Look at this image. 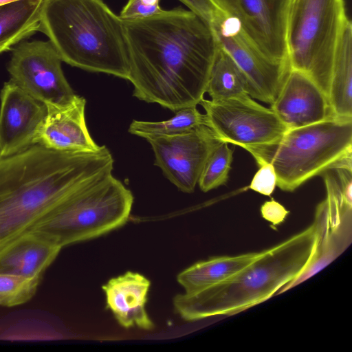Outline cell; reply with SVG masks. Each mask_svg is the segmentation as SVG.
Wrapping results in <instances>:
<instances>
[{
    "instance_id": "15",
    "label": "cell",
    "mask_w": 352,
    "mask_h": 352,
    "mask_svg": "<svg viewBox=\"0 0 352 352\" xmlns=\"http://www.w3.org/2000/svg\"><path fill=\"white\" fill-rule=\"evenodd\" d=\"M270 105L287 129L334 117L328 98L321 89L307 75L290 68Z\"/></svg>"
},
{
    "instance_id": "28",
    "label": "cell",
    "mask_w": 352,
    "mask_h": 352,
    "mask_svg": "<svg viewBox=\"0 0 352 352\" xmlns=\"http://www.w3.org/2000/svg\"><path fill=\"white\" fill-rule=\"evenodd\" d=\"M261 213L264 219L277 226L285 221L289 212L279 202L272 199L263 204Z\"/></svg>"
},
{
    "instance_id": "6",
    "label": "cell",
    "mask_w": 352,
    "mask_h": 352,
    "mask_svg": "<svg viewBox=\"0 0 352 352\" xmlns=\"http://www.w3.org/2000/svg\"><path fill=\"white\" fill-rule=\"evenodd\" d=\"M257 164L270 163L276 186L292 192L352 154V118L332 117L287 129L276 143L248 151Z\"/></svg>"
},
{
    "instance_id": "10",
    "label": "cell",
    "mask_w": 352,
    "mask_h": 352,
    "mask_svg": "<svg viewBox=\"0 0 352 352\" xmlns=\"http://www.w3.org/2000/svg\"><path fill=\"white\" fill-rule=\"evenodd\" d=\"M320 175L324 179L327 197L315 210L313 223L316 237L311 257L301 272L278 291L285 292L305 282L338 258L352 242V205L340 190L332 170Z\"/></svg>"
},
{
    "instance_id": "5",
    "label": "cell",
    "mask_w": 352,
    "mask_h": 352,
    "mask_svg": "<svg viewBox=\"0 0 352 352\" xmlns=\"http://www.w3.org/2000/svg\"><path fill=\"white\" fill-rule=\"evenodd\" d=\"M133 202L131 190L112 173H109L74 190L30 232L63 248L123 226L129 217Z\"/></svg>"
},
{
    "instance_id": "11",
    "label": "cell",
    "mask_w": 352,
    "mask_h": 352,
    "mask_svg": "<svg viewBox=\"0 0 352 352\" xmlns=\"http://www.w3.org/2000/svg\"><path fill=\"white\" fill-rule=\"evenodd\" d=\"M61 62L50 41L22 43L13 50L8 64L10 80L46 106L67 102L76 94Z\"/></svg>"
},
{
    "instance_id": "13",
    "label": "cell",
    "mask_w": 352,
    "mask_h": 352,
    "mask_svg": "<svg viewBox=\"0 0 352 352\" xmlns=\"http://www.w3.org/2000/svg\"><path fill=\"white\" fill-rule=\"evenodd\" d=\"M0 100V155L8 156L34 144L47 107L10 80L4 83Z\"/></svg>"
},
{
    "instance_id": "8",
    "label": "cell",
    "mask_w": 352,
    "mask_h": 352,
    "mask_svg": "<svg viewBox=\"0 0 352 352\" xmlns=\"http://www.w3.org/2000/svg\"><path fill=\"white\" fill-rule=\"evenodd\" d=\"M179 1L207 25L218 45L243 71L254 99L272 103L285 78L287 65L274 62L258 50L227 0Z\"/></svg>"
},
{
    "instance_id": "3",
    "label": "cell",
    "mask_w": 352,
    "mask_h": 352,
    "mask_svg": "<svg viewBox=\"0 0 352 352\" xmlns=\"http://www.w3.org/2000/svg\"><path fill=\"white\" fill-rule=\"evenodd\" d=\"M312 223L302 231L263 250L254 261L228 280L191 294H180L173 305L180 316L195 321L230 316L276 295L295 278L309 261L316 242Z\"/></svg>"
},
{
    "instance_id": "22",
    "label": "cell",
    "mask_w": 352,
    "mask_h": 352,
    "mask_svg": "<svg viewBox=\"0 0 352 352\" xmlns=\"http://www.w3.org/2000/svg\"><path fill=\"white\" fill-rule=\"evenodd\" d=\"M206 93L210 100H219L243 94L254 98L253 87L243 71L218 45L210 74Z\"/></svg>"
},
{
    "instance_id": "9",
    "label": "cell",
    "mask_w": 352,
    "mask_h": 352,
    "mask_svg": "<svg viewBox=\"0 0 352 352\" xmlns=\"http://www.w3.org/2000/svg\"><path fill=\"white\" fill-rule=\"evenodd\" d=\"M205 111L206 125L221 142L249 151L278 142L287 128L271 108L248 94L199 102Z\"/></svg>"
},
{
    "instance_id": "1",
    "label": "cell",
    "mask_w": 352,
    "mask_h": 352,
    "mask_svg": "<svg viewBox=\"0 0 352 352\" xmlns=\"http://www.w3.org/2000/svg\"><path fill=\"white\" fill-rule=\"evenodd\" d=\"M123 21L133 96L172 111L199 104L218 47L207 25L180 7Z\"/></svg>"
},
{
    "instance_id": "29",
    "label": "cell",
    "mask_w": 352,
    "mask_h": 352,
    "mask_svg": "<svg viewBox=\"0 0 352 352\" xmlns=\"http://www.w3.org/2000/svg\"><path fill=\"white\" fill-rule=\"evenodd\" d=\"M147 6H153L160 5V0H141Z\"/></svg>"
},
{
    "instance_id": "4",
    "label": "cell",
    "mask_w": 352,
    "mask_h": 352,
    "mask_svg": "<svg viewBox=\"0 0 352 352\" xmlns=\"http://www.w3.org/2000/svg\"><path fill=\"white\" fill-rule=\"evenodd\" d=\"M39 31L62 61L128 80L124 21L102 0H44Z\"/></svg>"
},
{
    "instance_id": "30",
    "label": "cell",
    "mask_w": 352,
    "mask_h": 352,
    "mask_svg": "<svg viewBox=\"0 0 352 352\" xmlns=\"http://www.w3.org/2000/svg\"><path fill=\"white\" fill-rule=\"evenodd\" d=\"M21 1V0H0V6L4 5V4H8V3L15 2V1Z\"/></svg>"
},
{
    "instance_id": "18",
    "label": "cell",
    "mask_w": 352,
    "mask_h": 352,
    "mask_svg": "<svg viewBox=\"0 0 352 352\" xmlns=\"http://www.w3.org/2000/svg\"><path fill=\"white\" fill-rule=\"evenodd\" d=\"M62 248L35 232H28L0 250V274L41 277Z\"/></svg>"
},
{
    "instance_id": "25",
    "label": "cell",
    "mask_w": 352,
    "mask_h": 352,
    "mask_svg": "<svg viewBox=\"0 0 352 352\" xmlns=\"http://www.w3.org/2000/svg\"><path fill=\"white\" fill-rule=\"evenodd\" d=\"M42 278L0 274V306L14 307L29 301L35 295Z\"/></svg>"
},
{
    "instance_id": "27",
    "label": "cell",
    "mask_w": 352,
    "mask_h": 352,
    "mask_svg": "<svg viewBox=\"0 0 352 352\" xmlns=\"http://www.w3.org/2000/svg\"><path fill=\"white\" fill-rule=\"evenodd\" d=\"M162 10L160 5L150 6L141 0H128L119 16L122 20L139 19L155 15Z\"/></svg>"
},
{
    "instance_id": "19",
    "label": "cell",
    "mask_w": 352,
    "mask_h": 352,
    "mask_svg": "<svg viewBox=\"0 0 352 352\" xmlns=\"http://www.w3.org/2000/svg\"><path fill=\"white\" fill-rule=\"evenodd\" d=\"M263 250L236 256H221L197 262L177 277L185 293L191 294L221 283L262 255Z\"/></svg>"
},
{
    "instance_id": "20",
    "label": "cell",
    "mask_w": 352,
    "mask_h": 352,
    "mask_svg": "<svg viewBox=\"0 0 352 352\" xmlns=\"http://www.w3.org/2000/svg\"><path fill=\"white\" fill-rule=\"evenodd\" d=\"M328 100L334 117L352 118V24L349 19L335 52Z\"/></svg>"
},
{
    "instance_id": "23",
    "label": "cell",
    "mask_w": 352,
    "mask_h": 352,
    "mask_svg": "<svg viewBox=\"0 0 352 352\" xmlns=\"http://www.w3.org/2000/svg\"><path fill=\"white\" fill-rule=\"evenodd\" d=\"M203 124L206 125L204 113H201L197 106H190L178 109L175 116L164 121L133 120L129 125V132L146 139L153 136L175 135Z\"/></svg>"
},
{
    "instance_id": "24",
    "label": "cell",
    "mask_w": 352,
    "mask_h": 352,
    "mask_svg": "<svg viewBox=\"0 0 352 352\" xmlns=\"http://www.w3.org/2000/svg\"><path fill=\"white\" fill-rule=\"evenodd\" d=\"M233 160V150L221 142L211 152L201 173L198 184L203 192H208L224 185L228 179Z\"/></svg>"
},
{
    "instance_id": "17",
    "label": "cell",
    "mask_w": 352,
    "mask_h": 352,
    "mask_svg": "<svg viewBox=\"0 0 352 352\" xmlns=\"http://www.w3.org/2000/svg\"><path fill=\"white\" fill-rule=\"evenodd\" d=\"M150 285L144 276L129 271L102 285L107 307L120 326L148 331L153 329L154 324L145 308Z\"/></svg>"
},
{
    "instance_id": "2",
    "label": "cell",
    "mask_w": 352,
    "mask_h": 352,
    "mask_svg": "<svg viewBox=\"0 0 352 352\" xmlns=\"http://www.w3.org/2000/svg\"><path fill=\"white\" fill-rule=\"evenodd\" d=\"M113 168V158L105 146L60 151L35 144L0 155V250L30 232L74 190Z\"/></svg>"
},
{
    "instance_id": "12",
    "label": "cell",
    "mask_w": 352,
    "mask_h": 352,
    "mask_svg": "<svg viewBox=\"0 0 352 352\" xmlns=\"http://www.w3.org/2000/svg\"><path fill=\"white\" fill-rule=\"evenodd\" d=\"M155 155V165L181 191L194 192L214 148L221 142L206 125L167 136L146 138Z\"/></svg>"
},
{
    "instance_id": "14",
    "label": "cell",
    "mask_w": 352,
    "mask_h": 352,
    "mask_svg": "<svg viewBox=\"0 0 352 352\" xmlns=\"http://www.w3.org/2000/svg\"><path fill=\"white\" fill-rule=\"evenodd\" d=\"M227 1L258 50L274 62L288 65L284 36L287 0Z\"/></svg>"
},
{
    "instance_id": "26",
    "label": "cell",
    "mask_w": 352,
    "mask_h": 352,
    "mask_svg": "<svg viewBox=\"0 0 352 352\" xmlns=\"http://www.w3.org/2000/svg\"><path fill=\"white\" fill-rule=\"evenodd\" d=\"M258 170L254 175L249 188L265 196H270L277 184V177L274 166L270 163L258 164Z\"/></svg>"
},
{
    "instance_id": "7",
    "label": "cell",
    "mask_w": 352,
    "mask_h": 352,
    "mask_svg": "<svg viewBox=\"0 0 352 352\" xmlns=\"http://www.w3.org/2000/svg\"><path fill=\"white\" fill-rule=\"evenodd\" d=\"M347 17L344 0H287L285 45L290 69L309 77L328 98L338 43Z\"/></svg>"
},
{
    "instance_id": "21",
    "label": "cell",
    "mask_w": 352,
    "mask_h": 352,
    "mask_svg": "<svg viewBox=\"0 0 352 352\" xmlns=\"http://www.w3.org/2000/svg\"><path fill=\"white\" fill-rule=\"evenodd\" d=\"M44 0H21L0 6V53L39 30Z\"/></svg>"
},
{
    "instance_id": "16",
    "label": "cell",
    "mask_w": 352,
    "mask_h": 352,
    "mask_svg": "<svg viewBox=\"0 0 352 352\" xmlns=\"http://www.w3.org/2000/svg\"><path fill=\"white\" fill-rule=\"evenodd\" d=\"M85 99L75 95L69 102L47 105L46 116L34 140L47 148L60 151H96L85 120Z\"/></svg>"
}]
</instances>
